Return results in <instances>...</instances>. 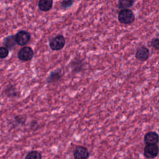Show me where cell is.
Instances as JSON below:
<instances>
[{
    "label": "cell",
    "instance_id": "obj_1",
    "mask_svg": "<svg viewBox=\"0 0 159 159\" xmlns=\"http://www.w3.org/2000/svg\"><path fill=\"white\" fill-rule=\"evenodd\" d=\"M135 18V15L133 11L130 9H122L118 12V20L122 24H131L134 22Z\"/></svg>",
    "mask_w": 159,
    "mask_h": 159
},
{
    "label": "cell",
    "instance_id": "obj_2",
    "mask_svg": "<svg viewBox=\"0 0 159 159\" xmlns=\"http://www.w3.org/2000/svg\"><path fill=\"white\" fill-rule=\"evenodd\" d=\"M65 45V39L62 35H57L53 37L49 42V45L52 50L57 51L61 50Z\"/></svg>",
    "mask_w": 159,
    "mask_h": 159
},
{
    "label": "cell",
    "instance_id": "obj_3",
    "mask_svg": "<svg viewBox=\"0 0 159 159\" xmlns=\"http://www.w3.org/2000/svg\"><path fill=\"white\" fill-rule=\"evenodd\" d=\"M34 55V50L29 46H25L21 48L17 53L19 60L22 61H27L32 59Z\"/></svg>",
    "mask_w": 159,
    "mask_h": 159
},
{
    "label": "cell",
    "instance_id": "obj_4",
    "mask_svg": "<svg viewBox=\"0 0 159 159\" xmlns=\"http://www.w3.org/2000/svg\"><path fill=\"white\" fill-rule=\"evenodd\" d=\"M31 39V35L29 32L26 30H21L15 35V40L17 45L24 46L27 44Z\"/></svg>",
    "mask_w": 159,
    "mask_h": 159
},
{
    "label": "cell",
    "instance_id": "obj_5",
    "mask_svg": "<svg viewBox=\"0 0 159 159\" xmlns=\"http://www.w3.org/2000/svg\"><path fill=\"white\" fill-rule=\"evenodd\" d=\"M159 153V147L157 144H147L143 149V155L147 158H154Z\"/></svg>",
    "mask_w": 159,
    "mask_h": 159
},
{
    "label": "cell",
    "instance_id": "obj_6",
    "mask_svg": "<svg viewBox=\"0 0 159 159\" xmlns=\"http://www.w3.org/2000/svg\"><path fill=\"white\" fill-rule=\"evenodd\" d=\"M75 159H88L89 153L88 149L83 146H77L73 152Z\"/></svg>",
    "mask_w": 159,
    "mask_h": 159
},
{
    "label": "cell",
    "instance_id": "obj_7",
    "mask_svg": "<svg viewBox=\"0 0 159 159\" xmlns=\"http://www.w3.org/2000/svg\"><path fill=\"white\" fill-rule=\"evenodd\" d=\"M150 56V51L145 46H141L137 48L135 53V58L141 61H145L148 60Z\"/></svg>",
    "mask_w": 159,
    "mask_h": 159
},
{
    "label": "cell",
    "instance_id": "obj_8",
    "mask_svg": "<svg viewBox=\"0 0 159 159\" xmlns=\"http://www.w3.org/2000/svg\"><path fill=\"white\" fill-rule=\"evenodd\" d=\"M70 66L73 72H75V73L81 72L84 69V61L83 60L80 58L76 57L71 60V61L70 63Z\"/></svg>",
    "mask_w": 159,
    "mask_h": 159
},
{
    "label": "cell",
    "instance_id": "obj_9",
    "mask_svg": "<svg viewBox=\"0 0 159 159\" xmlns=\"http://www.w3.org/2000/svg\"><path fill=\"white\" fill-rule=\"evenodd\" d=\"M143 140L146 145L157 144L159 142V135L156 132L150 131L144 135Z\"/></svg>",
    "mask_w": 159,
    "mask_h": 159
},
{
    "label": "cell",
    "instance_id": "obj_10",
    "mask_svg": "<svg viewBox=\"0 0 159 159\" xmlns=\"http://www.w3.org/2000/svg\"><path fill=\"white\" fill-rule=\"evenodd\" d=\"M62 78V73L60 70H55L50 72L47 76L46 81L47 83H53L59 81Z\"/></svg>",
    "mask_w": 159,
    "mask_h": 159
},
{
    "label": "cell",
    "instance_id": "obj_11",
    "mask_svg": "<svg viewBox=\"0 0 159 159\" xmlns=\"http://www.w3.org/2000/svg\"><path fill=\"white\" fill-rule=\"evenodd\" d=\"M53 6V0H39L38 7L43 12H47L51 10Z\"/></svg>",
    "mask_w": 159,
    "mask_h": 159
},
{
    "label": "cell",
    "instance_id": "obj_12",
    "mask_svg": "<svg viewBox=\"0 0 159 159\" xmlns=\"http://www.w3.org/2000/svg\"><path fill=\"white\" fill-rule=\"evenodd\" d=\"M17 44L15 40V35H10L4 38L3 40V45L5 47L8 48L9 50H12Z\"/></svg>",
    "mask_w": 159,
    "mask_h": 159
},
{
    "label": "cell",
    "instance_id": "obj_13",
    "mask_svg": "<svg viewBox=\"0 0 159 159\" xmlns=\"http://www.w3.org/2000/svg\"><path fill=\"white\" fill-rule=\"evenodd\" d=\"M4 93L7 97H17L19 96V92L13 84L8 85L4 90Z\"/></svg>",
    "mask_w": 159,
    "mask_h": 159
},
{
    "label": "cell",
    "instance_id": "obj_14",
    "mask_svg": "<svg viewBox=\"0 0 159 159\" xmlns=\"http://www.w3.org/2000/svg\"><path fill=\"white\" fill-rule=\"evenodd\" d=\"M135 2V0H119L118 7L122 9H128L132 7Z\"/></svg>",
    "mask_w": 159,
    "mask_h": 159
},
{
    "label": "cell",
    "instance_id": "obj_15",
    "mask_svg": "<svg viewBox=\"0 0 159 159\" xmlns=\"http://www.w3.org/2000/svg\"><path fill=\"white\" fill-rule=\"evenodd\" d=\"M24 159H42V154L37 150H32L27 153Z\"/></svg>",
    "mask_w": 159,
    "mask_h": 159
},
{
    "label": "cell",
    "instance_id": "obj_16",
    "mask_svg": "<svg viewBox=\"0 0 159 159\" xmlns=\"http://www.w3.org/2000/svg\"><path fill=\"white\" fill-rule=\"evenodd\" d=\"M14 121L16 122L17 125H23L25 124L26 122V117L22 116H16L14 117Z\"/></svg>",
    "mask_w": 159,
    "mask_h": 159
},
{
    "label": "cell",
    "instance_id": "obj_17",
    "mask_svg": "<svg viewBox=\"0 0 159 159\" xmlns=\"http://www.w3.org/2000/svg\"><path fill=\"white\" fill-rule=\"evenodd\" d=\"M9 50L5 47H0V58H6L9 55Z\"/></svg>",
    "mask_w": 159,
    "mask_h": 159
},
{
    "label": "cell",
    "instance_id": "obj_18",
    "mask_svg": "<svg viewBox=\"0 0 159 159\" xmlns=\"http://www.w3.org/2000/svg\"><path fill=\"white\" fill-rule=\"evenodd\" d=\"M74 2V0H63L61 2V7L63 9H68L70 7Z\"/></svg>",
    "mask_w": 159,
    "mask_h": 159
},
{
    "label": "cell",
    "instance_id": "obj_19",
    "mask_svg": "<svg viewBox=\"0 0 159 159\" xmlns=\"http://www.w3.org/2000/svg\"><path fill=\"white\" fill-rule=\"evenodd\" d=\"M150 43L153 48L159 50V37L152 39L150 42Z\"/></svg>",
    "mask_w": 159,
    "mask_h": 159
},
{
    "label": "cell",
    "instance_id": "obj_20",
    "mask_svg": "<svg viewBox=\"0 0 159 159\" xmlns=\"http://www.w3.org/2000/svg\"><path fill=\"white\" fill-rule=\"evenodd\" d=\"M0 90H1V89H0Z\"/></svg>",
    "mask_w": 159,
    "mask_h": 159
}]
</instances>
